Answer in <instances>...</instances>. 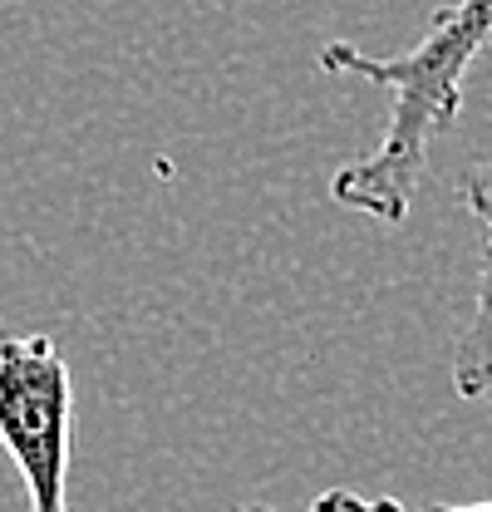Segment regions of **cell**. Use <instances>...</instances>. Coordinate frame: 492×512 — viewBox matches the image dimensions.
<instances>
[{"label":"cell","mask_w":492,"mask_h":512,"mask_svg":"<svg viewBox=\"0 0 492 512\" xmlns=\"http://www.w3.org/2000/svg\"><path fill=\"white\" fill-rule=\"evenodd\" d=\"M488 45L492 0H453L433 15L419 45L404 55L379 60V55H365L360 45H345V40L320 50L325 74L369 79V84L394 94V109H389L379 143L330 178V197L340 207L365 212L374 222L409 217V207L419 197V178L429 168V148L443 133H453L458 114H463L468 69Z\"/></svg>","instance_id":"6da1fadb"},{"label":"cell","mask_w":492,"mask_h":512,"mask_svg":"<svg viewBox=\"0 0 492 512\" xmlns=\"http://www.w3.org/2000/svg\"><path fill=\"white\" fill-rule=\"evenodd\" d=\"M419 512H492V498L488 503H429V508Z\"/></svg>","instance_id":"5b68a950"},{"label":"cell","mask_w":492,"mask_h":512,"mask_svg":"<svg viewBox=\"0 0 492 512\" xmlns=\"http://www.w3.org/2000/svg\"><path fill=\"white\" fill-rule=\"evenodd\" d=\"M69 429H74V384L69 360L50 335H5L0 340V448L10 453L30 512H69Z\"/></svg>","instance_id":"7a4b0ae2"},{"label":"cell","mask_w":492,"mask_h":512,"mask_svg":"<svg viewBox=\"0 0 492 512\" xmlns=\"http://www.w3.org/2000/svg\"><path fill=\"white\" fill-rule=\"evenodd\" d=\"M458 202L483 222V261H478L473 316L463 325L458 355H453V389H458V399H478L492 389V158L468 168Z\"/></svg>","instance_id":"3957f363"},{"label":"cell","mask_w":492,"mask_h":512,"mask_svg":"<svg viewBox=\"0 0 492 512\" xmlns=\"http://www.w3.org/2000/svg\"><path fill=\"white\" fill-rule=\"evenodd\" d=\"M310 512H409L404 503H394V498H360V493H350V488H330V493H320Z\"/></svg>","instance_id":"277c9868"},{"label":"cell","mask_w":492,"mask_h":512,"mask_svg":"<svg viewBox=\"0 0 492 512\" xmlns=\"http://www.w3.org/2000/svg\"><path fill=\"white\" fill-rule=\"evenodd\" d=\"M232 512H271V508H232Z\"/></svg>","instance_id":"8992f818"}]
</instances>
